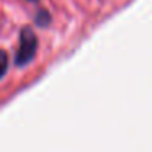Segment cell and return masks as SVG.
Instances as JSON below:
<instances>
[{
  "mask_svg": "<svg viewBox=\"0 0 152 152\" xmlns=\"http://www.w3.org/2000/svg\"><path fill=\"white\" fill-rule=\"evenodd\" d=\"M38 53V36L31 26H23L18 36V49L15 54V66L25 67L34 59Z\"/></svg>",
  "mask_w": 152,
  "mask_h": 152,
  "instance_id": "6da1fadb",
  "label": "cell"
},
{
  "mask_svg": "<svg viewBox=\"0 0 152 152\" xmlns=\"http://www.w3.org/2000/svg\"><path fill=\"white\" fill-rule=\"evenodd\" d=\"M34 23H36L39 28H48L51 23H53V17L49 15L48 10L41 8V10L36 13V17H34Z\"/></svg>",
  "mask_w": 152,
  "mask_h": 152,
  "instance_id": "7a4b0ae2",
  "label": "cell"
},
{
  "mask_svg": "<svg viewBox=\"0 0 152 152\" xmlns=\"http://www.w3.org/2000/svg\"><path fill=\"white\" fill-rule=\"evenodd\" d=\"M8 70V54L4 49H0V80Z\"/></svg>",
  "mask_w": 152,
  "mask_h": 152,
  "instance_id": "3957f363",
  "label": "cell"
},
{
  "mask_svg": "<svg viewBox=\"0 0 152 152\" xmlns=\"http://www.w3.org/2000/svg\"><path fill=\"white\" fill-rule=\"evenodd\" d=\"M28 2H38V0H28Z\"/></svg>",
  "mask_w": 152,
  "mask_h": 152,
  "instance_id": "277c9868",
  "label": "cell"
}]
</instances>
